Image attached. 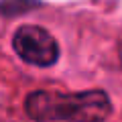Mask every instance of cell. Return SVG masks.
I'll return each mask as SVG.
<instances>
[{
    "mask_svg": "<svg viewBox=\"0 0 122 122\" xmlns=\"http://www.w3.org/2000/svg\"><path fill=\"white\" fill-rule=\"evenodd\" d=\"M25 110L37 122H104L112 114V102L102 90L71 94L39 90L26 96Z\"/></svg>",
    "mask_w": 122,
    "mask_h": 122,
    "instance_id": "cell-1",
    "label": "cell"
},
{
    "mask_svg": "<svg viewBox=\"0 0 122 122\" xmlns=\"http://www.w3.org/2000/svg\"><path fill=\"white\" fill-rule=\"evenodd\" d=\"M12 49L25 63L51 67L59 59V45L49 30L37 25H22L12 37Z\"/></svg>",
    "mask_w": 122,
    "mask_h": 122,
    "instance_id": "cell-2",
    "label": "cell"
}]
</instances>
